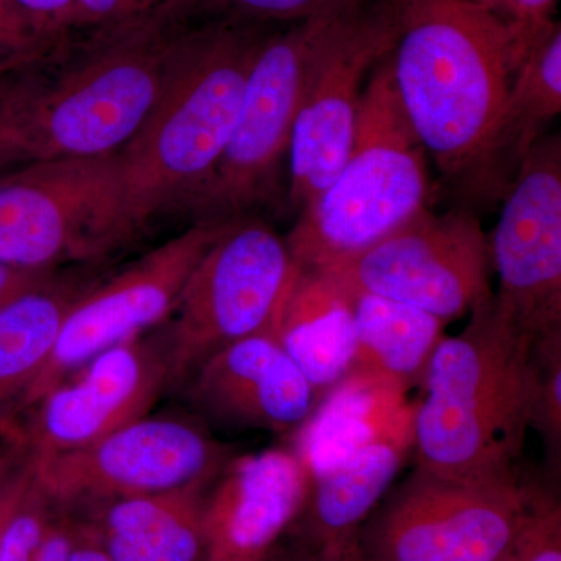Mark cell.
<instances>
[{"mask_svg":"<svg viewBox=\"0 0 561 561\" xmlns=\"http://www.w3.org/2000/svg\"><path fill=\"white\" fill-rule=\"evenodd\" d=\"M561 111V25L552 21L519 62L493 138V164L502 192L508 191L524 158Z\"/></svg>","mask_w":561,"mask_h":561,"instance_id":"obj_21","label":"cell"},{"mask_svg":"<svg viewBox=\"0 0 561 561\" xmlns=\"http://www.w3.org/2000/svg\"><path fill=\"white\" fill-rule=\"evenodd\" d=\"M494 561H515V559H513L511 551H508L507 553H505V556H502L500 557V559Z\"/></svg>","mask_w":561,"mask_h":561,"instance_id":"obj_40","label":"cell"},{"mask_svg":"<svg viewBox=\"0 0 561 561\" xmlns=\"http://www.w3.org/2000/svg\"><path fill=\"white\" fill-rule=\"evenodd\" d=\"M489 238L494 297L535 339L561 332V139L542 136L502 198Z\"/></svg>","mask_w":561,"mask_h":561,"instance_id":"obj_14","label":"cell"},{"mask_svg":"<svg viewBox=\"0 0 561 561\" xmlns=\"http://www.w3.org/2000/svg\"><path fill=\"white\" fill-rule=\"evenodd\" d=\"M191 378L192 397L201 411L238 430L291 434L319 402L272 328L217 351Z\"/></svg>","mask_w":561,"mask_h":561,"instance_id":"obj_17","label":"cell"},{"mask_svg":"<svg viewBox=\"0 0 561 561\" xmlns=\"http://www.w3.org/2000/svg\"><path fill=\"white\" fill-rule=\"evenodd\" d=\"M119 151L32 161L0 179V264L46 272L127 242Z\"/></svg>","mask_w":561,"mask_h":561,"instance_id":"obj_7","label":"cell"},{"mask_svg":"<svg viewBox=\"0 0 561 561\" xmlns=\"http://www.w3.org/2000/svg\"><path fill=\"white\" fill-rule=\"evenodd\" d=\"M295 268L286 239L265 221L231 220L195 265L173 309L162 346L169 383L186 381L225 346L271 330Z\"/></svg>","mask_w":561,"mask_h":561,"instance_id":"obj_8","label":"cell"},{"mask_svg":"<svg viewBox=\"0 0 561 561\" xmlns=\"http://www.w3.org/2000/svg\"><path fill=\"white\" fill-rule=\"evenodd\" d=\"M343 0H184L176 16L236 18V20L284 25L308 20Z\"/></svg>","mask_w":561,"mask_h":561,"instance_id":"obj_27","label":"cell"},{"mask_svg":"<svg viewBox=\"0 0 561 561\" xmlns=\"http://www.w3.org/2000/svg\"><path fill=\"white\" fill-rule=\"evenodd\" d=\"M278 27L225 16L176 20L160 99L119 151L133 234L175 203L191 208L230 139L254 58Z\"/></svg>","mask_w":561,"mask_h":561,"instance_id":"obj_2","label":"cell"},{"mask_svg":"<svg viewBox=\"0 0 561 561\" xmlns=\"http://www.w3.org/2000/svg\"><path fill=\"white\" fill-rule=\"evenodd\" d=\"M69 561H113L101 546L91 540L83 531V537L77 542L76 549L70 553Z\"/></svg>","mask_w":561,"mask_h":561,"instance_id":"obj_37","label":"cell"},{"mask_svg":"<svg viewBox=\"0 0 561 561\" xmlns=\"http://www.w3.org/2000/svg\"><path fill=\"white\" fill-rule=\"evenodd\" d=\"M62 41L47 35L14 0H0V49L31 65L49 57Z\"/></svg>","mask_w":561,"mask_h":561,"instance_id":"obj_30","label":"cell"},{"mask_svg":"<svg viewBox=\"0 0 561 561\" xmlns=\"http://www.w3.org/2000/svg\"><path fill=\"white\" fill-rule=\"evenodd\" d=\"M217 476L105 502L91 540L113 561H203L206 497Z\"/></svg>","mask_w":561,"mask_h":561,"instance_id":"obj_20","label":"cell"},{"mask_svg":"<svg viewBox=\"0 0 561 561\" xmlns=\"http://www.w3.org/2000/svg\"><path fill=\"white\" fill-rule=\"evenodd\" d=\"M409 449L393 443L368 446L334 470L311 479L298 522L312 548L359 531L397 478Z\"/></svg>","mask_w":561,"mask_h":561,"instance_id":"obj_23","label":"cell"},{"mask_svg":"<svg viewBox=\"0 0 561 561\" xmlns=\"http://www.w3.org/2000/svg\"><path fill=\"white\" fill-rule=\"evenodd\" d=\"M393 0H359L317 60L289 144V203L300 210L330 186L356 136L373 69L393 49Z\"/></svg>","mask_w":561,"mask_h":561,"instance_id":"obj_12","label":"cell"},{"mask_svg":"<svg viewBox=\"0 0 561 561\" xmlns=\"http://www.w3.org/2000/svg\"><path fill=\"white\" fill-rule=\"evenodd\" d=\"M413 415L408 387L353 368L294 432L290 449L312 479L379 443L412 449Z\"/></svg>","mask_w":561,"mask_h":561,"instance_id":"obj_18","label":"cell"},{"mask_svg":"<svg viewBox=\"0 0 561 561\" xmlns=\"http://www.w3.org/2000/svg\"><path fill=\"white\" fill-rule=\"evenodd\" d=\"M559 0H511L508 24L513 32V55L518 68L534 41L551 24Z\"/></svg>","mask_w":561,"mask_h":561,"instance_id":"obj_31","label":"cell"},{"mask_svg":"<svg viewBox=\"0 0 561 561\" xmlns=\"http://www.w3.org/2000/svg\"><path fill=\"white\" fill-rule=\"evenodd\" d=\"M32 162L28 160L21 144L5 124L0 122V179L18 171L22 165Z\"/></svg>","mask_w":561,"mask_h":561,"instance_id":"obj_35","label":"cell"},{"mask_svg":"<svg viewBox=\"0 0 561 561\" xmlns=\"http://www.w3.org/2000/svg\"><path fill=\"white\" fill-rule=\"evenodd\" d=\"M47 286L46 272L21 271L0 264V311L28 291Z\"/></svg>","mask_w":561,"mask_h":561,"instance_id":"obj_33","label":"cell"},{"mask_svg":"<svg viewBox=\"0 0 561 561\" xmlns=\"http://www.w3.org/2000/svg\"><path fill=\"white\" fill-rule=\"evenodd\" d=\"M183 0H73L68 38L172 20Z\"/></svg>","mask_w":561,"mask_h":561,"instance_id":"obj_26","label":"cell"},{"mask_svg":"<svg viewBox=\"0 0 561 561\" xmlns=\"http://www.w3.org/2000/svg\"><path fill=\"white\" fill-rule=\"evenodd\" d=\"M272 331L319 401L353 368L356 337L351 295L320 268H295Z\"/></svg>","mask_w":561,"mask_h":561,"instance_id":"obj_19","label":"cell"},{"mask_svg":"<svg viewBox=\"0 0 561 561\" xmlns=\"http://www.w3.org/2000/svg\"><path fill=\"white\" fill-rule=\"evenodd\" d=\"M28 62L21 60L16 55L10 54V51L0 49V70L20 68V66H27Z\"/></svg>","mask_w":561,"mask_h":561,"instance_id":"obj_39","label":"cell"},{"mask_svg":"<svg viewBox=\"0 0 561 561\" xmlns=\"http://www.w3.org/2000/svg\"><path fill=\"white\" fill-rule=\"evenodd\" d=\"M47 35L68 38L73 0H14Z\"/></svg>","mask_w":561,"mask_h":561,"instance_id":"obj_32","label":"cell"},{"mask_svg":"<svg viewBox=\"0 0 561 561\" xmlns=\"http://www.w3.org/2000/svg\"><path fill=\"white\" fill-rule=\"evenodd\" d=\"M470 313L460 334L442 339L421 378L413 449L420 470L442 478H512L534 416L537 339L494 291Z\"/></svg>","mask_w":561,"mask_h":561,"instance_id":"obj_3","label":"cell"},{"mask_svg":"<svg viewBox=\"0 0 561 561\" xmlns=\"http://www.w3.org/2000/svg\"><path fill=\"white\" fill-rule=\"evenodd\" d=\"M393 7L391 73L427 157L461 208L502 202L493 138L516 70L511 24L474 0Z\"/></svg>","mask_w":561,"mask_h":561,"instance_id":"obj_1","label":"cell"},{"mask_svg":"<svg viewBox=\"0 0 561 561\" xmlns=\"http://www.w3.org/2000/svg\"><path fill=\"white\" fill-rule=\"evenodd\" d=\"M312 549L302 561H373L362 546L360 531Z\"/></svg>","mask_w":561,"mask_h":561,"instance_id":"obj_34","label":"cell"},{"mask_svg":"<svg viewBox=\"0 0 561 561\" xmlns=\"http://www.w3.org/2000/svg\"><path fill=\"white\" fill-rule=\"evenodd\" d=\"M534 489L516 476L453 479L419 468L360 542L373 561H494L511 551Z\"/></svg>","mask_w":561,"mask_h":561,"instance_id":"obj_9","label":"cell"},{"mask_svg":"<svg viewBox=\"0 0 561 561\" xmlns=\"http://www.w3.org/2000/svg\"><path fill=\"white\" fill-rule=\"evenodd\" d=\"M489 236L474 210L430 206L360 253L321 267L346 290L411 305L443 321L489 300Z\"/></svg>","mask_w":561,"mask_h":561,"instance_id":"obj_10","label":"cell"},{"mask_svg":"<svg viewBox=\"0 0 561 561\" xmlns=\"http://www.w3.org/2000/svg\"><path fill=\"white\" fill-rule=\"evenodd\" d=\"M70 291L44 286L0 311V431L49 360L62 320L76 301Z\"/></svg>","mask_w":561,"mask_h":561,"instance_id":"obj_24","label":"cell"},{"mask_svg":"<svg viewBox=\"0 0 561 561\" xmlns=\"http://www.w3.org/2000/svg\"><path fill=\"white\" fill-rule=\"evenodd\" d=\"M359 0L279 25L254 58L219 164L191 205L201 221L242 219L271 201L313 66Z\"/></svg>","mask_w":561,"mask_h":561,"instance_id":"obj_6","label":"cell"},{"mask_svg":"<svg viewBox=\"0 0 561 561\" xmlns=\"http://www.w3.org/2000/svg\"><path fill=\"white\" fill-rule=\"evenodd\" d=\"M47 391L24 437L32 457L72 451L144 419L169 383L162 346L138 337L92 357Z\"/></svg>","mask_w":561,"mask_h":561,"instance_id":"obj_15","label":"cell"},{"mask_svg":"<svg viewBox=\"0 0 561 561\" xmlns=\"http://www.w3.org/2000/svg\"><path fill=\"white\" fill-rule=\"evenodd\" d=\"M511 553L515 561H561L560 502L535 486Z\"/></svg>","mask_w":561,"mask_h":561,"instance_id":"obj_29","label":"cell"},{"mask_svg":"<svg viewBox=\"0 0 561 561\" xmlns=\"http://www.w3.org/2000/svg\"><path fill=\"white\" fill-rule=\"evenodd\" d=\"M228 224L198 221L98 289L79 295L21 409L35 405L92 357L139 337L140 332L173 312L195 265Z\"/></svg>","mask_w":561,"mask_h":561,"instance_id":"obj_13","label":"cell"},{"mask_svg":"<svg viewBox=\"0 0 561 561\" xmlns=\"http://www.w3.org/2000/svg\"><path fill=\"white\" fill-rule=\"evenodd\" d=\"M350 295L356 337L353 368L408 389L421 382L432 354L445 337L446 321L390 298L362 291Z\"/></svg>","mask_w":561,"mask_h":561,"instance_id":"obj_22","label":"cell"},{"mask_svg":"<svg viewBox=\"0 0 561 561\" xmlns=\"http://www.w3.org/2000/svg\"><path fill=\"white\" fill-rule=\"evenodd\" d=\"M479 5L485 7L493 11V13L500 14L508 22V7H511V0H474Z\"/></svg>","mask_w":561,"mask_h":561,"instance_id":"obj_38","label":"cell"},{"mask_svg":"<svg viewBox=\"0 0 561 561\" xmlns=\"http://www.w3.org/2000/svg\"><path fill=\"white\" fill-rule=\"evenodd\" d=\"M27 451L24 443H13V445L0 446V490L5 485L14 471L20 468L24 461Z\"/></svg>","mask_w":561,"mask_h":561,"instance_id":"obj_36","label":"cell"},{"mask_svg":"<svg viewBox=\"0 0 561 561\" xmlns=\"http://www.w3.org/2000/svg\"><path fill=\"white\" fill-rule=\"evenodd\" d=\"M537 387L531 426L542 435L552 467L560 463L561 448V332L538 339Z\"/></svg>","mask_w":561,"mask_h":561,"instance_id":"obj_28","label":"cell"},{"mask_svg":"<svg viewBox=\"0 0 561 561\" xmlns=\"http://www.w3.org/2000/svg\"><path fill=\"white\" fill-rule=\"evenodd\" d=\"M427 151L394 87L390 54L365 87L345 164L298 213L286 239L300 268H321L360 253L427 208Z\"/></svg>","mask_w":561,"mask_h":561,"instance_id":"obj_5","label":"cell"},{"mask_svg":"<svg viewBox=\"0 0 561 561\" xmlns=\"http://www.w3.org/2000/svg\"><path fill=\"white\" fill-rule=\"evenodd\" d=\"M175 31V21L161 20L68 39L66 65L32 92L0 102V122L31 161L117 153L160 99Z\"/></svg>","mask_w":561,"mask_h":561,"instance_id":"obj_4","label":"cell"},{"mask_svg":"<svg viewBox=\"0 0 561 561\" xmlns=\"http://www.w3.org/2000/svg\"><path fill=\"white\" fill-rule=\"evenodd\" d=\"M27 459L41 489L68 507L213 478L230 461V448L194 421L147 415L83 448Z\"/></svg>","mask_w":561,"mask_h":561,"instance_id":"obj_11","label":"cell"},{"mask_svg":"<svg viewBox=\"0 0 561 561\" xmlns=\"http://www.w3.org/2000/svg\"><path fill=\"white\" fill-rule=\"evenodd\" d=\"M24 461L0 490V561H69L83 537Z\"/></svg>","mask_w":561,"mask_h":561,"instance_id":"obj_25","label":"cell"},{"mask_svg":"<svg viewBox=\"0 0 561 561\" xmlns=\"http://www.w3.org/2000/svg\"><path fill=\"white\" fill-rule=\"evenodd\" d=\"M311 478L291 449L230 459L206 497L203 561H268L300 518Z\"/></svg>","mask_w":561,"mask_h":561,"instance_id":"obj_16","label":"cell"}]
</instances>
